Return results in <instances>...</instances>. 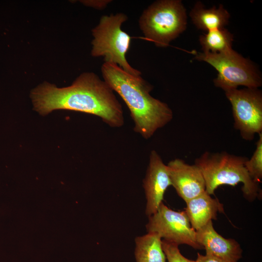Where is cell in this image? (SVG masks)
I'll return each instance as SVG.
<instances>
[{
  "label": "cell",
  "instance_id": "2",
  "mask_svg": "<svg viewBox=\"0 0 262 262\" xmlns=\"http://www.w3.org/2000/svg\"><path fill=\"white\" fill-rule=\"evenodd\" d=\"M101 70L103 80L129 108L134 124V131L144 139L150 138L172 120L171 108L151 96L153 86L141 76L130 74L113 63L104 62Z\"/></svg>",
  "mask_w": 262,
  "mask_h": 262
},
{
  "label": "cell",
  "instance_id": "1",
  "mask_svg": "<svg viewBox=\"0 0 262 262\" xmlns=\"http://www.w3.org/2000/svg\"><path fill=\"white\" fill-rule=\"evenodd\" d=\"M31 97L41 115L64 109L96 115L113 128L124 124L122 105L114 91L93 72L82 73L66 87L44 82L32 91Z\"/></svg>",
  "mask_w": 262,
  "mask_h": 262
},
{
  "label": "cell",
  "instance_id": "4",
  "mask_svg": "<svg viewBox=\"0 0 262 262\" xmlns=\"http://www.w3.org/2000/svg\"><path fill=\"white\" fill-rule=\"evenodd\" d=\"M138 23L146 39L166 47L186 30V9L180 0H157L144 10Z\"/></svg>",
  "mask_w": 262,
  "mask_h": 262
},
{
  "label": "cell",
  "instance_id": "6",
  "mask_svg": "<svg viewBox=\"0 0 262 262\" xmlns=\"http://www.w3.org/2000/svg\"><path fill=\"white\" fill-rule=\"evenodd\" d=\"M195 59L205 62L217 70L214 84L224 91L239 86L258 88L262 85V78L256 66L233 49L219 53L198 52Z\"/></svg>",
  "mask_w": 262,
  "mask_h": 262
},
{
  "label": "cell",
  "instance_id": "15",
  "mask_svg": "<svg viewBox=\"0 0 262 262\" xmlns=\"http://www.w3.org/2000/svg\"><path fill=\"white\" fill-rule=\"evenodd\" d=\"M199 41L203 52L219 53L232 49L233 35L225 28L217 29L200 35Z\"/></svg>",
  "mask_w": 262,
  "mask_h": 262
},
{
  "label": "cell",
  "instance_id": "14",
  "mask_svg": "<svg viewBox=\"0 0 262 262\" xmlns=\"http://www.w3.org/2000/svg\"><path fill=\"white\" fill-rule=\"evenodd\" d=\"M134 250L136 262H166L162 239L157 233L148 232L136 237Z\"/></svg>",
  "mask_w": 262,
  "mask_h": 262
},
{
  "label": "cell",
  "instance_id": "9",
  "mask_svg": "<svg viewBox=\"0 0 262 262\" xmlns=\"http://www.w3.org/2000/svg\"><path fill=\"white\" fill-rule=\"evenodd\" d=\"M171 186L167 165L156 151H151L143 187L147 200L146 214L149 216L156 212L163 202L164 193Z\"/></svg>",
  "mask_w": 262,
  "mask_h": 262
},
{
  "label": "cell",
  "instance_id": "12",
  "mask_svg": "<svg viewBox=\"0 0 262 262\" xmlns=\"http://www.w3.org/2000/svg\"><path fill=\"white\" fill-rule=\"evenodd\" d=\"M185 213L192 227L196 230L216 219L217 213H224L223 206L206 191L186 203Z\"/></svg>",
  "mask_w": 262,
  "mask_h": 262
},
{
  "label": "cell",
  "instance_id": "19",
  "mask_svg": "<svg viewBox=\"0 0 262 262\" xmlns=\"http://www.w3.org/2000/svg\"><path fill=\"white\" fill-rule=\"evenodd\" d=\"M196 262H226L225 261L211 255L206 254L205 255L197 253Z\"/></svg>",
  "mask_w": 262,
  "mask_h": 262
},
{
  "label": "cell",
  "instance_id": "18",
  "mask_svg": "<svg viewBox=\"0 0 262 262\" xmlns=\"http://www.w3.org/2000/svg\"><path fill=\"white\" fill-rule=\"evenodd\" d=\"M82 3L88 6H91L99 10L105 9L112 1L111 0H83Z\"/></svg>",
  "mask_w": 262,
  "mask_h": 262
},
{
  "label": "cell",
  "instance_id": "10",
  "mask_svg": "<svg viewBox=\"0 0 262 262\" xmlns=\"http://www.w3.org/2000/svg\"><path fill=\"white\" fill-rule=\"evenodd\" d=\"M172 186L186 203L206 191L205 180L199 168L176 158L167 164Z\"/></svg>",
  "mask_w": 262,
  "mask_h": 262
},
{
  "label": "cell",
  "instance_id": "8",
  "mask_svg": "<svg viewBox=\"0 0 262 262\" xmlns=\"http://www.w3.org/2000/svg\"><path fill=\"white\" fill-rule=\"evenodd\" d=\"M146 229L148 232L156 233L163 240L178 246L185 244L195 249L202 248L197 242L196 231L185 212L173 211L163 202L156 212L148 216Z\"/></svg>",
  "mask_w": 262,
  "mask_h": 262
},
{
  "label": "cell",
  "instance_id": "17",
  "mask_svg": "<svg viewBox=\"0 0 262 262\" xmlns=\"http://www.w3.org/2000/svg\"><path fill=\"white\" fill-rule=\"evenodd\" d=\"M162 247L168 262H196L184 257L176 244L162 240Z\"/></svg>",
  "mask_w": 262,
  "mask_h": 262
},
{
  "label": "cell",
  "instance_id": "3",
  "mask_svg": "<svg viewBox=\"0 0 262 262\" xmlns=\"http://www.w3.org/2000/svg\"><path fill=\"white\" fill-rule=\"evenodd\" d=\"M247 159L225 151H205L196 159L195 164L202 174L206 192L209 195L213 194L220 185L233 186L241 182L244 197L252 201L260 195V189L259 184L253 180L245 167Z\"/></svg>",
  "mask_w": 262,
  "mask_h": 262
},
{
  "label": "cell",
  "instance_id": "13",
  "mask_svg": "<svg viewBox=\"0 0 262 262\" xmlns=\"http://www.w3.org/2000/svg\"><path fill=\"white\" fill-rule=\"evenodd\" d=\"M193 24L204 31L225 28L228 25L230 15L222 4L207 9L201 1H197L190 12Z\"/></svg>",
  "mask_w": 262,
  "mask_h": 262
},
{
  "label": "cell",
  "instance_id": "16",
  "mask_svg": "<svg viewBox=\"0 0 262 262\" xmlns=\"http://www.w3.org/2000/svg\"><path fill=\"white\" fill-rule=\"evenodd\" d=\"M256 149L250 159L245 163V167L253 180L259 184L262 179V132L258 134Z\"/></svg>",
  "mask_w": 262,
  "mask_h": 262
},
{
  "label": "cell",
  "instance_id": "11",
  "mask_svg": "<svg viewBox=\"0 0 262 262\" xmlns=\"http://www.w3.org/2000/svg\"><path fill=\"white\" fill-rule=\"evenodd\" d=\"M196 231L197 242L205 249L206 254L226 262H237L241 258L242 250L239 243L219 234L213 227L212 220Z\"/></svg>",
  "mask_w": 262,
  "mask_h": 262
},
{
  "label": "cell",
  "instance_id": "7",
  "mask_svg": "<svg viewBox=\"0 0 262 262\" xmlns=\"http://www.w3.org/2000/svg\"><path fill=\"white\" fill-rule=\"evenodd\" d=\"M230 102L234 127L243 139L250 141L262 132V93L258 88H245L225 91Z\"/></svg>",
  "mask_w": 262,
  "mask_h": 262
},
{
  "label": "cell",
  "instance_id": "5",
  "mask_svg": "<svg viewBox=\"0 0 262 262\" xmlns=\"http://www.w3.org/2000/svg\"><path fill=\"white\" fill-rule=\"evenodd\" d=\"M128 18L122 13L102 16L92 30L94 38L91 53L93 57H103L104 63L117 65L129 74L139 76L141 71L132 67L126 58L131 37L122 30L121 26Z\"/></svg>",
  "mask_w": 262,
  "mask_h": 262
}]
</instances>
